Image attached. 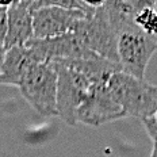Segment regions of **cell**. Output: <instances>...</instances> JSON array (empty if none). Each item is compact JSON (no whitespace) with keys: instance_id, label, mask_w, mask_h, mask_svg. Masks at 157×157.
I'll return each instance as SVG.
<instances>
[{"instance_id":"cell-9","label":"cell","mask_w":157,"mask_h":157,"mask_svg":"<svg viewBox=\"0 0 157 157\" xmlns=\"http://www.w3.org/2000/svg\"><path fill=\"white\" fill-rule=\"evenodd\" d=\"M37 64L41 63L38 61L34 52L26 45L8 49L4 54L0 84H11L18 87L25 75Z\"/></svg>"},{"instance_id":"cell-1","label":"cell","mask_w":157,"mask_h":157,"mask_svg":"<svg viewBox=\"0 0 157 157\" xmlns=\"http://www.w3.org/2000/svg\"><path fill=\"white\" fill-rule=\"evenodd\" d=\"M109 90L121 106L125 117L140 121L153 117L157 111V90L145 80H137L123 72L109 78Z\"/></svg>"},{"instance_id":"cell-13","label":"cell","mask_w":157,"mask_h":157,"mask_svg":"<svg viewBox=\"0 0 157 157\" xmlns=\"http://www.w3.org/2000/svg\"><path fill=\"white\" fill-rule=\"evenodd\" d=\"M4 54H6L4 48H0V73H2V67H3V61H4Z\"/></svg>"},{"instance_id":"cell-5","label":"cell","mask_w":157,"mask_h":157,"mask_svg":"<svg viewBox=\"0 0 157 157\" xmlns=\"http://www.w3.org/2000/svg\"><path fill=\"white\" fill-rule=\"evenodd\" d=\"M57 69V115L67 125L75 126L77 123L76 114L84 102L91 81L83 73L63 63H54Z\"/></svg>"},{"instance_id":"cell-3","label":"cell","mask_w":157,"mask_h":157,"mask_svg":"<svg viewBox=\"0 0 157 157\" xmlns=\"http://www.w3.org/2000/svg\"><path fill=\"white\" fill-rule=\"evenodd\" d=\"M57 69L54 63L37 64L23 76L19 91L42 117L57 115Z\"/></svg>"},{"instance_id":"cell-17","label":"cell","mask_w":157,"mask_h":157,"mask_svg":"<svg viewBox=\"0 0 157 157\" xmlns=\"http://www.w3.org/2000/svg\"><path fill=\"white\" fill-rule=\"evenodd\" d=\"M156 90H157V86H156Z\"/></svg>"},{"instance_id":"cell-10","label":"cell","mask_w":157,"mask_h":157,"mask_svg":"<svg viewBox=\"0 0 157 157\" xmlns=\"http://www.w3.org/2000/svg\"><path fill=\"white\" fill-rule=\"evenodd\" d=\"M133 22L144 34L155 38L157 34V12L153 10V3L152 6L140 10L134 16Z\"/></svg>"},{"instance_id":"cell-4","label":"cell","mask_w":157,"mask_h":157,"mask_svg":"<svg viewBox=\"0 0 157 157\" xmlns=\"http://www.w3.org/2000/svg\"><path fill=\"white\" fill-rule=\"evenodd\" d=\"M72 31L95 54L119 64L117 53V31L103 6L96 8L91 18L80 19Z\"/></svg>"},{"instance_id":"cell-16","label":"cell","mask_w":157,"mask_h":157,"mask_svg":"<svg viewBox=\"0 0 157 157\" xmlns=\"http://www.w3.org/2000/svg\"><path fill=\"white\" fill-rule=\"evenodd\" d=\"M155 118H156V119H157V111H156V114H155Z\"/></svg>"},{"instance_id":"cell-8","label":"cell","mask_w":157,"mask_h":157,"mask_svg":"<svg viewBox=\"0 0 157 157\" xmlns=\"http://www.w3.org/2000/svg\"><path fill=\"white\" fill-rule=\"evenodd\" d=\"M33 0L11 2L7 8V35L4 41V50L15 46H25L34 38L33 33Z\"/></svg>"},{"instance_id":"cell-11","label":"cell","mask_w":157,"mask_h":157,"mask_svg":"<svg viewBox=\"0 0 157 157\" xmlns=\"http://www.w3.org/2000/svg\"><path fill=\"white\" fill-rule=\"evenodd\" d=\"M11 2H0V48H4L7 35V8Z\"/></svg>"},{"instance_id":"cell-15","label":"cell","mask_w":157,"mask_h":157,"mask_svg":"<svg viewBox=\"0 0 157 157\" xmlns=\"http://www.w3.org/2000/svg\"><path fill=\"white\" fill-rule=\"evenodd\" d=\"M153 10L157 12V0H153Z\"/></svg>"},{"instance_id":"cell-12","label":"cell","mask_w":157,"mask_h":157,"mask_svg":"<svg viewBox=\"0 0 157 157\" xmlns=\"http://www.w3.org/2000/svg\"><path fill=\"white\" fill-rule=\"evenodd\" d=\"M142 123H144V126H145L149 137L153 140V142H157V119L155 118V115L145 118V119L142 121Z\"/></svg>"},{"instance_id":"cell-14","label":"cell","mask_w":157,"mask_h":157,"mask_svg":"<svg viewBox=\"0 0 157 157\" xmlns=\"http://www.w3.org/2000/svg\"><path fill=\"white\" fill-rule=\"evenodd\" d=\"M150 157H157V142H153V148H152Z\"/></svg>"},{"instance_id":"cell-6","label":"cell","mask_w":157,"mask_h":157,"mask_svg":"<svg viewBox=\"0 0 157 157\" xmlns=\"http://www.w3.org/2000/svg\"><path fill=\"white\" fill-rule=\"evenodd\" d=\"M33 33L35 39H48L73 30L80 19L87 18L81 11H69L50 6L46 0H33Z\"/></svg>"},{"instance_id":"cell-7","label":"cell","mask_w":157,"mask_h":157,"mask_svg":"<svg viewBox=\"0 0 157 157\" xmlns=\"http://www.w3.org/2000/svg\"><path fill=\"white\" fill-rule=\"evenodd\" d=\"M109 78L95 81L90 86L87 96L78 107L76 119L90 126H100L103 123L125 118L121 106L115 102L109 90Z\"/></svg>"},{"instance_id":"cell-2","label":"cell","mask_w":157,"mask_h":157,"mask_svg":"<svg viewBox=\"0 0 157 157\" xmlns=\"http://www.w3.org/2000/svg\"><path fill=\"white\" fill-rule=\"evenodd\" d=\"M157 52V41L144 34L134 23L117 33V53L121 69L137 80H145V72L152 56Z\"/></svg>"}]
</instances>
